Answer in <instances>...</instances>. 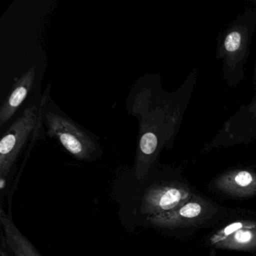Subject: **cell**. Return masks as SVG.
Returning a JSON list of instances; mask_svg holds the SVG:
<instances>
[{
  "mask_svg": "<svg viewBox=\"0 0 256 256\" xmlns=\"http://www.w3.org/2000/svg\"><path fill=\"white\" fill-rule=\"evenodd\" d=\"M256 30V6L238 16L217 37L216 58L221 60L223 78L230 88L245 79L246 64Z\"/></svg>",
  "mask_w": 256,
  "mask_h": 256,
  "instance_id": "1",
  "label": "cell"
},
{
  "mask_svg": "<svg viewBox=\"0 0 256 256\" xmlns=\"http://www.w3.org/2000/svg\"><path fill=\"white\" fill-rule=\"evenodd\" d=\"M48 134L56 138L72 156L82 161H94L102 155L96 138L64 114L46 112Z\"/></svg>",
  "mask_w": 256,
  "mask_h": 256,
  "instance_id": "2",
  "label": "cell"
},
{
  "mask_svg": "<svg viewBox=\"0 0 256 256\" xmlns=\"http://www.w3.org/2000/svg\"><path fill=\"white\" fill-rule=\"evenodd\" d=\"M42 115L36 106L28 108L11 126L0 142V178L5 180L25 145L40 132Z\"/></svg>",
  "mask_w": 256,
  "mask_h": 256,
  "instance_id": "3",
  "label": "cell"
},
{
  "mask_svg": "<svg viewBox=\"0 0 256 256\" xmlns=\"http://www.w3.org/2000/svg\"><path fill=\"white\" fill-rule=\"evenodd\" d=\"M256 140V91L248 104L241 106L223 124L221 130L204 145V152L216 148L248 144Z\"/></svg>",
  "mask_w": 256,
  "mask_h": 256,
  "instance_id": "4",
  "label": "cell"
},
{
  "mask_svg": "<svg viewBox=\"0 0 256 256\" xmlns=\"http://www.w3.org/2000/svg\"><path fill=\"white\" fill-rule=\"evenodd\" d=\"M192 197L190 190L182 184L152 186L144 194L140 210L148 216L164 214L182 206Z\"/></svg>",
  "mask_w": 256,
  "mask_h": 256,
  "instance_id": "5",
  "label": "cell"
},
{
  "mask_svg": "<svg viewBox=\"0 0 256 256\" xmlns=\"http://www.w3.org/2000/svg\"><path fill=\"white\" fill-rule=\"evenodd\" d=\"M211 245L230 250L256 248V222H234L217 230L210 238Z\"/></svg>",
  "mask_w": 256,
  "mask_h": 256,
  "instance_id": "6",
  "label": "cell"
},
{
  "mask_svg": "<svg viewBox=\"0 0 256 256\" xmlns=\"http://www.w3.org/2000/svg\"><path fill=\"white\" fill-rule=\"evenodd\" d=\"M206 206L202 202L190 200L170 212L148 216V220L157 227H179L200 220L206 212Z\"/></svg>",
  "mask_w": 256,
  "mask_h": 256,
  "instance_id": "7",
  "label": "cell"
},
{
  "mask_svg": "<svg viewBox=\"0 0 256 256\" xmlns=\"http://www.w3.org/2000/svg\"><path fill=\"white\" fill-rule=\"evenodd\" d=\"M216 186L230 196H254L256 194V172L240 168L228 170L217 178Z\"/></svg>",
  "mask_w": 256,
  "mask_h": 256,
  "instance_id": "8",
  "label": "cell"
},
{
  "mask_svg": "<svg viewBox=\"0 0 256 256\" xmlns=\"http://www.w3.org/2000/svg\"><path fill=\"white\" fill-rule=\"evenodd\" d=\"M35 67L30 68L17 80L0 108V126L6 124L24 102L36 80Z\"/></svg>",
  "mask_w": 256,
  "mask_h": 256,
  "instance_id": "9",
  "label": "cell"
},
{
  "mask_svg": "<svg viewBox=\"0 0 256 256\" xmlns=\"http://www.w3.org/2000/svg\"><path fill=\"white\" fill-rule=\"evenodd\" d=\"M0 222L5 235L2 240L12 256H42L4 210L0 212Z\"/></svg>",
  "mask_w": 256,
  "mask_h": 256,
  "instance_id": "10",
  "label": "cell"
},
{
  "mask_svg": "<svg viewBox=\"0 0 256 256\" xmlns=\"http://www.w3.org/2000/svg\"><path fill=\"white\" fill-rule=\"evenodd\" d=\"M253 85L254 86V90L256 91V59L254 62V72H253Z\"/></svg>",
  "mask_w": 256,
  "mask_h": 256,
  "instance_id": "11",
  "label": "cell"
}]
</instances>
